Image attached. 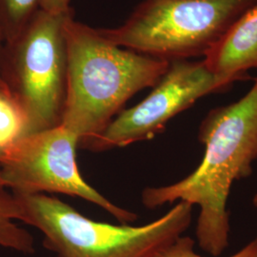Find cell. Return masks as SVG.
<instances>
[{
  "label": "cell",
  "instance_id": "5bb4252c",
  "mask_svg": "<svg viewBox=\"0 0 257 257\" xmlns=\"http://www.w3.org/2000/svg\"><path fill=\"white\" fill-rule=\"evenodd\" d=\"M4 44H5V41H4V38H3V36L1 34V31H0V79H2V76H1V60H2V53H3Z\"/></svg>",
  "mask_w": 257,
  "mask_h": 257
},
{
  "label": "cell",
  "instance_id": "52a82bcc",
  "mask_svg": "<svg viewBox=\"0 0 257 257\" xmlns=\"http://www.w3.org/2000/svg\"><path fill=\"white\" fill-rule=\"evenodd\" d=\"M77 146L79 138L62 125L28 135L0 164L1 177L14 193L77 196L108 211L120 224L137 220V213L110 202L83 179L76 164Z\"/></svg>",
  "mask_w": 257,
  "mask_h": 257
},
{
  "label": "cell",
  "instance_id": "6da1fadb",
  "mask_svg": "<svg viewBox=\"0 0 257 257\" xmlns=\"http://www.w3.org/2000/svg\"><path fill=\"white\" fill-rule=\"evenodd\" d=\"M197 138L205 151L193 173L175 183L146 188L141 201L150 210L178 201L199 207L197 244L203 251L219 257L230 244L231 187L251 175L257 160V77L237 101L206 114Z\"/></svg>",
  "mask_w": 257,
  "mask_h": 257
},
{
  "label": "cell",
  "instance_id": "9a60e30c",
  "mask_svg": "<svg viewBox=\"0 0 257 257\" xmlns=\"http://www.w3.org/2000/svg\"><path fill=\"white\" fill-rule=\"evenodd\" d=\"M252 203H253V206L257 209V193L254 194V196L252 198Z\"/></svg>",
  "mask_w": 257,
  "mask_h": 257
},
{
  "label": "cell",
  "instance_id": "30bf717a",
  "mask_svg": "<svg viewBox=\"0 0 257 257\" xmlns=\"http://www.w3.org/2000/svg\"><path fill=\"white\" fill-rule=\"evenodd\" d=\"M26 136L27 115L6 83L0 79V164Z\"/></svg>",
  "mask_w": 257,
  "mask_h": 257
},
{
  "label": "cell",
  "instance_id": "5b68a950",
  "mask_svg": "<svg viewBox=\"0 0 257 257\" xmlns=\"http://www.w3.org/2000/svg\"><path fill=\"white\" fill-rule=\"evenodd\" d=\"M73 10L40 9L18 37L6 42L1 76L27 115L28 135L61 125L68 80L66 21Z\"/></svg>",
  "mask_w": 257,
  "mask_h": 257
},
{
  "label": "cell",
  "instance_id": "4fadbf2b",
  "mask_svg": "<svg viewBox=\"0 0 257 257\" xmlns=\"http://www.w3.org/2000/svg\"><path fill=\"white\" fill-rule=\"evenodd\" d=\"M70 0H40V9L50 13H65L70 8Z\"/></svg>",
  "mask_w": 257,
  "mask_h": 257
},
{
  "label": "cell",
  "instance_id": "3957f363",
  "mask_svg": "<svg viewBox=\"0 0 257 257\" xmlns=\"http://www.w3.org/2000/svg\"><path fill=\"white\" fill-rule=\"evenodd\" d=\"M19 221L43 234L56 257H156L183 235L193 220V205L178 201L158 219L142 226L111 225L85 217L45 193H14Z\"/></svg>",
  "mask_w": 257,
  "mask_h": 257
},
{
  "label": "cell",
  "instance_id": "7a4b0ae2",
  "mask_svg": "<svg viewBox=\"0 0 257 257\" xmlns=\"http://www.w3.org/2000/svg\"><path fill=\"white\" fill-rule=\"evenodd\" d=\"M68 80L61 125L79 138V145L99 136L138 92L154 88L170 61L122 49L98 29L66 21Z\"/></svg>",
  "mask_w": 257,
  "mask_h": 257
},
{
  "label": "cell",
  "instance_id": "9c48e42d",
  "mask_svg": "<svg viewBox=\"0 0 257 257\" xmlns=\"http://www.w3.org/2000/svg\"><path fill=\"white\" fill-rule=\"evenodd\" d=\"M19 218L18 200L4 183L0 174V248L33 254L36 251L35 240L29 231L17 224Z\"/></svg>",
  "mask_w": 257,
  "mask_h": 257
},
{
  "label": "cell",
  "instance_id": "8992f818",
  "mask_svg": "<svg viewBox=\"0 0 257 257\" xmlns=\"http://www.w3.org/2000/svg\"><path fill=\"white\" fill-rule=\"evenodd\" d=\"M243 80L247 78L213 74L203 60H172L148 96L138 105L121 110L99 136L79 146L98 153L153 139L171 120L200 98L226 92Z\"/></svg>",
  "mask_w": 257,
  "mask_h": 257
},
{
  "label": "cell",
  "instance_id": "8fae6325",
  "mask_svg": "<svg viewBox=\"0 0 257 257\" xmlns=\"http://www.w3.org/2000/svg\"><path fill=\"white\" fill-rule=\"evenodd\" d=\"M40 10V0H0V31L5 43L19 36Z\"/></svg>",
  "mask_w": 257,
  "mask_h": 257
},
{
  "label": "cell",
  "instance_id": "ba28073f",
  "mask_svg": "<svg viewBox=\"0 0 257 257\" xmlns=\"http://www.w3.org/2000/svg\"><path fill=\"white\" fill-rule=\"evenodd\" d=\"M213 74L248 79L257 68V3L231 26L203 60Z\"/></svg>",
  "mask_w": 257,
  "mask_h": 257
},
{
  "label": "cell",
  "instance_id": "277c9868",
  "mask_svg": "<svg viewBox=\"0 0 257 257\" xmlns=\"http://www.w3.org/2000/svg\"><path fill=\"white\" fill-rule=\"evenodd\" d=\"M257 0H142L127 20L98 29L110 43L165 59L205 57Z\"/></svg>",
  "mask_w": 257,
  "mask_h": 257
},
{
  "label": "cell",
  "instance_id": "7c38bea8",
  "mask_svg": "<svg viewBox=\"0 0 257 257\" xmlns=\"http://www.w3.org/2000/svg\"><path fill=\"white\" fill-rule=\"evenodd\" d=\"M194 244L195 242L192 237L181 235L156 257H202L195 252ZM228 257H257V236L244 248Z\"/></svg>",
  "mask_w": 257,
  "mask_h": 257
}]
</instances>
